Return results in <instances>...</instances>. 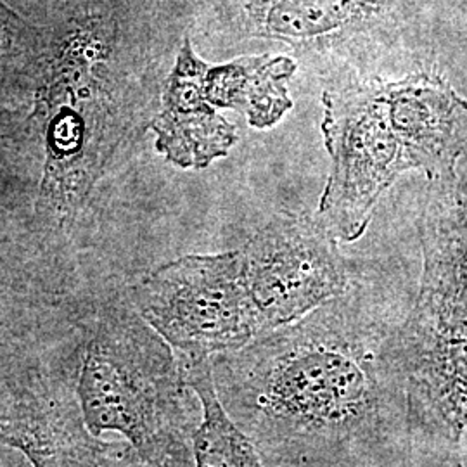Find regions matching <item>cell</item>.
Masks as SVG:
<instances>
[{"instance_id":"277c9868","label":"cell","mask_w":467,"mask_h":467,"mask_svg":"<svg viewBox=\"0 0 467 467\" xmlns=\"http://www.w3.org/2000/svg\"><path fill=\"white\" fill-rule=\"evenodd\" d=\"M109 25L90 17L54 44L36 94L46 152L40 201L59 220L82 206L113 146Z\"/></svg>"},{"instance_id":"52a82bcc","label":"cell","mask_w":467,"mask_h":467,"mask_svg":"<svg viewBox=\"0 0 467 467\" xmlns=\"http://www.w3.org/2000/svg\"><path fill=\"white\" fill-rule=\"evenodd\" d=\"M322 104L331 170L317 215L337 239L351 243L368 231L384 191L412 168L391 129L379 75L326 85Z\"/></svg>"},{"instance_id":"9c48e42d","label":"cell","mask_w":467,"mask_h":467,"mask_svg":"<svg viewBox=\"0 0 467 467\" xmlns=\"http://www.w3.org/2000/svg\"><path fill=\"white\" fill-rule=\"evenodd\" d=\"M92 308L59 281L0 258V391L52 372H78Z\"/></svg>"},{"instance_id":"7c38bea8","label":"cell","mask_w":467,"mask_h":467,"mask_svg":"<svg viewBox=\"0 0 467 467\" xmlns=\"http://www.w3.org/2000/svg\"><path fill=\"white\" fill-rule=\"evenodd\" d=\"M210 65L185 38L163 87L161 109L150 121L156 150L179 168H206L225 158L237 142V129L206 94Z\"/></svg>"},{"instance_id":"2e32d148","label":"cell","mask_w":467,"mask_h":467,"mask_svg":"<svg viewBox=\"0 0 467 467\" xmlns=\"http://www.w3.org/2000/svg\"><path fill=\"white\" fill-rule=\"evenodd\" d=\"M140 467H148V466H144V464H142V466H140Z\"/></svg>"},{"instance_id":"8fae6325","label":"cell","mask_w":467,"mask_h":467,"mask_svg":"<svg viewBox=\"0 0 467 467\" xmlns=\"http://www.w3.org/2000/svg\"><path fill=\"white\" fill-rule=\"evenodd\" d=\"M393 132L412 170L449 181L467 154V100L433 69H409L399 78L379 73Z\"/></svg>"},{"instance_id":"7a4b0ae2","label":"cell","mask_w":467,"mask_h":467,"mask_svg":"<svg viewBox=\"0 0 467 467\" xmlns=\"http://www.w3.org/2000/svg\"><path fill=\"white\" fill-rule=\"evenodd\" d=\"M179 357L132 301L104 296L85 320L77 395L88 430L115 433L148 467H192V403Z\"/></svg>"},{"instance_id":"6da1fadb","label":"cell","mask_w":467,"mask_h":467,"mask_svg":"<svg viewBox=\"0 0 467 467\" xmlns=\"http://www.w3.org/2000/svg\"><path fill=\"white\" fill-rule=\"evenodd\" d=\"M218 397L256 449L336 462L383 433L400 386L395 333L348 291L212 358Z\"/></svg>"},{"instance_id":"4fadbf2b","label":"cell","mask_w":467,"mask_h":467,"mask_svg":"<svg viewBox=\"0 0 467 467\" xmlns=\"http://www.w3.org/2000/svg\"><path fill=\"white\" fill-rule=\"evenodd\" d=\"M298 61L287 54H250L210 67L206 94L215 108L244 115L254 129L277 125L293 108L289 82Z\"/></svg>"},{"instance_id":"9a60e30c","label":"cell","mask_w":467,"mask_h":467,"mask_svg":"<svg viewBox=\"0 0 467 467\" xmlns=\"http://www.w3.org/2000/svg\"><path fill=\"white\" fill-rule=\"evenodd\" d=\"M34 57V30L0 0V98L21 84Z\"/></svg>"},{"instance_id":"ba28073f","label":"cell","mask_w":467,"mask_h":467,"mask_svg":"<svg viewBox=\"0 0 467 467\" xmlns=\"http://www.w3.org/2000/svg\"><path fill=\"white\" fill-rule=\"evenodd\" d=\"M264 333L293 324L348 291V267L329 225L283 212L241 248Z\"/></svg>"},{"instance_id":"8992f818","label":"cell","mask_w":467,"mask_h":467,"mask_svg":"<svg viewBox=\"0 0 467 467\" xmlns=\"http://www.w3.org/2000/svg\"><path fill=\"white\" fill-rule=\"evenodd\" d=\"M129 298L182 362L241 350L264 334L241 250L167 262Z\"/></svg>"},{"instance_id":"3957f363","label":"cell","mask_w":467,"mask_h":467,"mask_svg":"<svg viewBox=\"0 0 467 467\" xmlns=\"http://www.w3.org/2000/svg\"><path fill=\"white\" fill-rule=\"evenodd\" d=\"M416 306L395 333L405 420L457 449L467 430V218H430Z\"/></svg>"},{"instance_id":"5bb4252c","label":"cell","mask_w":467,"mask_h":467,"mask_svg":"<svg viewBox=\"0 0 467 467\" xmlns=\"http://www.w3.org/2000/svg\"><path fill=\"white\" fill-rule=\"evenodd\" d=\"M185 383L198 397L201 419L192 436L194 467H265L254 447L218 397L212 358L182 362Z\"/></svg>"},{"instance_id":"30bf717a","label":"cell","mask_w":467,"mask_h":467,"mask_svg":"<svg viewBox=\"0 0 467 467\" xmlns=\"http://www.w3.org/2000/svg\"><path fill=\"white\" fill-rule=\"evenodd\" d=\"M78 372H52L0 391V449L30 467H140L127 441H102L85 422Z\"/></svg>"},{"instance_id":"5b68a950","label":"cell","mask_w":467,"mask_h":467,"mask_svg":"<svg viewBox=\"0 0 467 467\" xmlns=\"http://www.w3.org/2000/svg\"><path fill=\"white\" fill-rule=\"evenodd\" d=\"M416 0H234L239 38L287 49L326 85L401 65Z\"/></svg>"}]
</instances>
